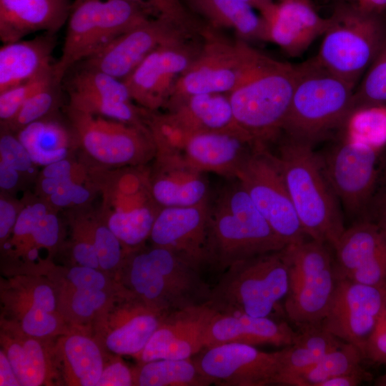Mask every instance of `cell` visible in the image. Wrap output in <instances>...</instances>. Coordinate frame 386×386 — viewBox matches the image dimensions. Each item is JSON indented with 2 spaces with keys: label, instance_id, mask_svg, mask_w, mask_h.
Here are the masks:
<instances>
[{
  "label": "cell",
  "instance_id": "obj_38",
  "mask_svg": "<svg viewBox=\"0 0 386 386\" xmlns=\"http://www.w3.org/2000/svg\"><path fill=\"white\" fill-rule=\"evenodd\" d=\"M74 67L76 69L69 75L66 86L65 85L66 91H74L119 102H133L123 80L99 70L77 65Z\"/></svg>",
  "mask_w": 386,
  "mask_h": 386
},
{
  "label": "cell",
  "instance_id": "obj_20",
  "mask_svg": "<svg viewBox=\"0 0 386 386\" xmlns=\"http://www.w3.org/2000/svg\"><path fill=\"white\" fill-rule=\"evenodd\" d=\"M333 249L337 279L386 290V240L374 223L357 221Z\"/></svg>",
  "mask_w": 386,
  "mask_h": 386
},
{
  "label": "cell",
  "instance_id": "obj_54",
  "mask_svg": "<svg viewBox=\"0 0 386 386\" xmlns=\"http://www.w3.org/2000/svg\"><path fill=\"white\" fill-rule=\"evenodd\" d=\"M365 359L386 365V308L367 342Z\"/></svg>",
  "mask_w": 386,
  "mask_h": 386
},
{
  "label": "cell",
  "instance_id": "obj_25",
  "mask_svg": "<svg viewBox=\"0 0 386 386\" xmlns=\"http://www.w3.org/2000/svg\"><path fill=\"white\" fill-rule=\"evenodd\" d=\"M264 39L287 54H302L328 28L330 19L320 16L313 5L300 1L271 2L259 11Z\"/></svg>",
  "mask_w": 386,
  "mask_h": 386
},
{
  "label": "cell",
  "instance_id": "obj_2",
  "mask_svg": "<svg viewBox=\"0 0 386 386\" xmlns=\"http://www.w3.org/2000/svg\"><path fill=\"white\" fill-rule=\"evenodd\" d=\"M313 147L284 136L274 154L306 236L334 248L346 228Z\"/></svg>",
  "mask_w": 386,
  "mask_h": 386
},
{
  "label": "cell",
  "instance_id": "obj_51",
  "mask_svg": "<svg viewBox=\"0 0 386 386\" xmlns=\"http://www.w3.org/2000/svg\"><path fill=\"white\" fill-rule=\"evenodd\" d=\"M70 227L71 255L76 265L101 270L98 255L90 237L77 226L71 224Z\"/></svg>",
  "mask_w": 386,
  "mask_h": 386
},
{
  "label": "cell",
  "instance_id": "obj_29",
  "mask_svg": "<svg viewBox=\"0 0 386 386\" xmlns=\"http://www.w3.org/2000/svg\"><path fill=\"white\" fill-rule=\"evenodd\" d=\"M56 35L44 32L0 48V92L54 70Z\"/></svg>",
  "mask_w": 386,
  "mask_h": 386
},
{
  "label": "cell",
  "instance_id": "obj_53",
  "mask_svg": "<svg viewBox=\"0 0 386 386\" xmlns=\"http://www.w3.org/2000/svg\"><path fill=\"white\" fill-rule=\"evenodd\" d=\"M24 204V199L18 200L10 194L1 192L0 194V242L1 246L9 240L16 219Z\"/></svg>",
  "mask_w": 386,
  "mask_h": 386
},
{
  "label": "cell",
  "instance_id": "obj_36",
  "mask_svg": "<svg viewBox=\"0 0 386 386\" xmlns=\"http://www.w3.org/2000/svg\"><path fill=\"white\" fill-rule=\"evenodd\" d=\"M341 130V138L382 152L386 147V105L355 109L348 115Z\"/></svg>",
  "mask_w": 386,
  "mask_h": 386
},
{
  "label": "cell",
  "instance_id": "obj_10",
  "mask_svg": "<svg viewBox=\"0 0 386 386\" xmlns=\"http://www.w3.org/2000/svg\"><path fill=\"white\" fill-rule=\"evenodd\" d=\"M329 19L316 58L356 88L383 44L386 22L381 14L364 12L356 5L337 6Z\"/></svg>",
  "mask_w": 386,
  "mask_h": 386
},
{
  "label": "cell",
  "instance_id": "obj_19",
  "mask_svg": "<svg viewBox=\"0 0 386 386\" xmlns=\"http://www.w3.org/2000/svg\"><path fill=\"white\" fill-rule=\"evenodd\" d=\"M97 332L109 352L136 357L167 315L154 309L124 290L99 314Z\"/></svg>",
  "mask_w": 386,
  "mask_h": 386
},
{
  "label": "cell",
  "instance_id": "obj_42",
  "mask_svg": "<svg viewBox=\"0 0 386 386\" xmlns=\"http://www.w3.org/2000/svg\"><path fill=\"white\" fill-rule=\"evenodd\" d=\"M0 161L18 170L27 182H34L38 177L37 167L16 134L1 124Z\"/></svg>",
  "mask_w": 386,
  "mask_h": 386
},
{
  "label": "cell",
  "instance_id": "obj_7",
  "mask_svg": "<svg viewBox=\"0 0 386 386\" xmlns=\"http://www.w3.org/2000/svg\"><path fill=\"white\" fill-rule=\"evenodd\" d=\"M200 51L177 80L165 107L193 94H229L247 81L270 59L246 41H230L207 26Z\"/></svg>",
  "mask_w": 386,
  "mask_h": 386
},
{
  "label": "cell",
  "instance_id": "obj_5",
  "mask_svg": "<svg viewBox=\"0 0 386 386\" xmlns=\"http://www.w3.org/2000/svg\"><path fill=\"white\" fill-rule=\"evenodd\" d=\"M89 183L101 197L96 212L127 254L145 245L160 207L152 197L149 167L107 168L86 161Z\"/></svg>",
  "mask_w": 386,
  "mask_h": 386
},
{
  "label": "cell",
  "instance_id": "obj_48",
  "mask_svg": "<svg viewBox=\"0 0 386 386\" xmlns=\"http://www.w3.org/2000/svg\"><path fill=\"white\" fill-rule=\"evenodd\" d=\"M56 209H51L38 222L19 254H31V252L39 248L52 249L59 244L60 221Z\"/></svg>",
  "mask_w": 386,
  "mask_h": 386
},
{
  "label": "cell",
  "instance_id": "obj_55",
  "mask_svg": "<svg viewBox=\"0 0 386 386\" xmlns=\"http://www.w3.org/2000/svg\"><path fill=\"white\" fill-rule=\"evenodd\" d=\"M134 385L133 373L122 360L117 357L104 365L101 377L96 386H131Z\"/></svg>",
  "mask_w": 386,
  "mask_h": 386
},
{
  "label": "cell",
  "instance_id": "obj_17",
  "mask_svg": "<svg viewBox=\"0 0 386 386\" xmlns=\"http://www.w3.org/2000/svg\"><path fill=\"white\" fill-rule=\"evenodd\" d=\"M195 34L167 19L152 17L76 65L99 70L124 81L158 47L193 37Z\"/></svg>",
  "mask_w": 386,
  "mask_h": 386
},
{
  "label": "cell",
  "instance_id": "obj_33",
  "mask_svg": "<svg viewBox=\"0 0 386 386\" xmlns=\"http://www.w3.org/2000/svg\"><path fill=\"white\" fill-rule=\"evenodd\" d=\"M60 355L69 385L96 386L104 363L100 345L80 333H71L59 342Z\"/></svg>",
  "mask_w": 386,
  "mask_h": 386
},
{
  "label": "cell",
  "instance_id": "obj_6",
  "mask_svg": "<svg viewBox=\"0 0 386 386\" xmlns=\"http://www.w3.org/2000/svg\"><path fill=\"white\" fill-rule=\"evenodd\" d=\"M223 272L207 301L220 313L268 317L288 292L282 249L237 262Z\"/></svg>",
  "mask_w": 386,
  "mask_h": 386
},
{
  "label": "cell",
  "instance_id": "obj_46",
  "mask_svg": "<svg viewBox=\"0 0 386 386\" xmlns=\"http://www.w3.org/2000/svg\"><path fill=\"white\" fill-rule=\"evenodd\" d=\"M96 193L89 183L84 184L72 179L61 181L56 192L44 200L54 209H71L91 205Z\"/></svg>",
  "mask_w": 386,
  "mask_h": 386
},
{
  "label": "cell",
  "instance_id": "obj_41",
  "mask_svg": "<svg viewBox=\"0 0 386 386\" xmlns=\"http://www.w3.org/2000/svg\"><path fill=\"white\" fill-rule=\"evenodd\" d=\"M379 104L386 105V36L376 57L355 89L352 110Z\"/></svg>",
  "mask_w": 386,
  "mask_h": 386
},
{
  "label": "cell",
  "instance_id": "obj_26",
  "mask_svg": "<svg viewBox=\"0 0 386 386\" xmlns=\"http://www.w3.org/2000/svg\"><path fill=\"white\" fill-rule=\"evenodd\" d=\"M256 144L240 127L191 134L179 151L186 160L202 172L227 178L237 173Z\"/></svg>",
  "mask_w": 386,
  "mask_h": 386
},
{
  "label": "cell",
  "instance_id": "obj_4",
  "mask_svg": "<svg viewBox=\"0 0 386 386\" xmlns=\"http://www.w3.org/2000/svg\"><path fill=\"white\" fill-rule=\"evenodd\" d=\"M296 76L285 137L312 145L341 130L352 111L355 87L325 68L316 56L295 64Z\"/></svg>",
  "mask_w": 386,
  "mask_h": 386
},
{
  "label": "cell",
  "instance_id": "obj_47",
  "mask_svg": "<svg viewBox=\"0 0 386 386\" xmlns=\"http://www.w3.org/2000/svg\"><path fill=\"white\" fill-rule=\"evenodd\" d=\"M20 331L36 338H45L60 331L61 321L57 312L41 308H31L19 316Z\"/></svg>",
  "mask_w": 386,
  "mask_h": 386
},
{
  "label": "cell",
  "instance_id": "obj_62",
  "mask_svg": "<svg viewBox=\"0 0 386 386\" xmlns=\"http://www.w3.org/2000/svg\"><path fill=\"white\" fill-rule=\"evenodd\" d=\"M303 1V2L307 3V4H312L311 0H279V1Z\"/></svg>",
  "mask_w": 386,
  "mask_h": 386
},
{
  "label": "cell",
  "instance_id": "obj_14",
  "mask_svg": "<svg viewBox=\"0 0 386 386\" xmlns=\"http://www.w3.org/2000/svg\"><path fill=\"white\" fill-rule=\"evenodd\" d=\"M382 152L341 138L317 153L323 173L345 211L358 220L365 215L376 190Z\"/></svg>",
  "mask_w": 386,
  "mask_h": 386
},
{
  "label": "cell",
  "instance_id": "obj_8",
  "mask_svg": "<svg viewBox=\"0 0 386 386\" xmlns=\"http://www.w3.org/2000/svg\"><path fill=\"white\" fill-rule=\"evenodd\" d=\"M295 65L270 58L247 81L228 94L236 124L256 146L279 139L292 97Z\"/></svg>",
  "mask_w": 386,
  "mask_h": 386
},
{
  "label": "cell",
  "instance_id": "obj_52",
  "mask_svg": "<svg viewBox=\"0 0 386 386\" xmlns=\"http://www.w3.org/2000/svg\"><path fill=\"white\" fill-rule=\"evenodd\" d=\"M362 219L374 223L386 240V168L381 166L379 182Z\"/></svg>",
  "mask_w": 386,
  "mask_h": 386
},
{
  "label": "cell",
  "instance_id": "obj_11",
  "mask_svg": "<svg viewBox=\"0 0 386 386\" xmlns=\"http://www.w3.org/2000/svg\"><path fill=\"white\" fill-rule=\"evenodd\" d=\"M66 119L77 142L81 157L107 168L147 165L156 155L148 127L92 115L66 105Z\"/></svg>",
  "mask_w": 386,
  "mask_h": 386
},
{
  "label": "cell",
  "instance_id": "obj_21",
  "mask_svg": "<svg viewBox=\"0 0 386 386\" xmlns=\"http://www.w3.org/2000/svg\"><path fill=\"white\" fill-rule=\"evenodd\" d=\"M217 312L204 302L168 314L135 357L140 363L191 358L204 349L207 328Z\"/></svg>",
  "mask_w": 386,
  "mask_h": 386
},
{
  "label": "cell",
  "instance_id": "obj_9",
  "mask_svg": "<svg viewBox=\"0 0 386 386\" xmlns=\"http://www.w3.org/2000/svg\"><path fill=\"white\" fill-rule=\"evenodd\" d=\"M152 17L130 0H74L61 54L54 65L56 77L63 81L76 64Z\"/></svg>",
  "mask_w": 386,
  "mask_h": 386
},
{
  "label": "cell",
  "instance_id": "obj_23",
  "mask_svg": "<svg viewBox=\"0 0 386 386\" xmlns=\"http://www.w3.org/2000/svg\"><path fill=\"white\" fill-rule=\"evenodd\" d=\"M209 203L162 207L149 239L177 252L199 267L207 264Z\"/></svg>",
  "mask_w": 386,
  "mask_h": 386
},
{
  "label": "cell",
  "instance_id": "obj_12",
  "mask_svg": "<svg viewBox=\"0 0 386 386\" xmlns=\"http://www.w3.org/2000/svg\"><path fill=\"white\" fill-rule=\"evenodd\" d=\"M282 252L289 274L287 317L297 325L322 324L337 280L327 244L311 239L289 244Z\"/></svg>",
  "mask_w": 386,
  "mask_h": 386
},
{
  "label": "cell",
  "instance_id": "obj_37",
  "mask_svg": "<svg viewBox=\"0 0 386 386\" xmlns=\"http://www.w3.org/2000/svg\"><path fill=\"white\" fill-rule=\"evenodd\" d=\"M364 357L352 344L343 343L337 350L326 354L316 364L295 377L289 385L320 386L324 381L361 368Z\"/></svg>",
  "mask_w": 386,
  "mask_h": 386
},
{
  "label": "cell",
  "instance_id": "obj_28",
  "mask_svg": "<svg viewBox=\"0 0 386 386\" xmlns=\"http://www.w3.org/2000/svg\"><path fill=\"white\" fill-rule=\"evenodd\" d=\"M70 0H0V39L16 41L31 34H56L66 24Z\"/></svg>",
  "mask_w": 386,
  "mask_h": 386
},
{
  "label": "cell",
  "instance_id": "obj_15",
  "mask_svg": "<svg viewBox=\"0 0 386 386\" xmlns=\"http://www.w3.org/2000/svg\"><path fill=\"white\" fill-rule=\"evenodd\" d=\"M322 327L356 346L365 359L367 342L386 308V290L337 279Z\"/></svg>",
  "mask_w": 386,
  "mask_h": 386
},
{
  "label": "cell",
  "instance_id": "obj_57",
  "mask_svg": "<svg viewBox=\"0 0 386 386\" xmlns=\"http://www.w3.org/2000/svg\"><path fill=\"white\" fill-rule=\"evenodd\" d=\"M372 378V375L363 368L327 380L320 386H356Z\"/></svg>",
  "mask_w": 386,
  "mask_h": 386
},
{
  "label": "cell",
  "instance_id": "obj_22",
  "mask_svg": "<svg viewBox=\"0 0 386 386\" xmlns=\"http://www.w3.org/2000/svg\"><path fill=\"white\" fill-rule=\"evenodd\" d=\"M167 109L166 114L157 112V118L164 138L178 149L191 134L239 127L227 94H193Z\"/></svg>",
  "mask_w": 386,
  "mask_h": 386
},
{
  "label": "cell",
  "instance_id": "obj_16",
  "mask_svg": "<svg viewBox=\"0 0 386 386\" xmlns=\"http://www.w3.org/2000/svg\"><path fill=\"white\" fill-rule=\"evenodd\" d=\"M183 39L164 44L148 55L124 80L136 104L151 112L165 108L174 84L198 55V46Z\"/></svg>",
  "mask_w": 386,
  "mask_h": 386
},
{
  "label": "cell",
  "instance_id": "obj_50",
  "mask_svg": "<svg viewBox=\"0 0 386 386\" xmlns=\"http://www.w3.org/2000/svg\"><path fill=\"white\" fill-rule=\"evenodd\" d=\"M66 279L74 289L109 290L110 281L100 269L74 265L67 272Z\"/></svg>",
  "mask_w": 386,
  "mask_h": 386
},
{
  "label": "cell",
  "instance_id": "obj_59",
  "mask_svg": "<svg viewBox=\"0 0 386 386\" xmlns=\"http://www.w3.org/2000/svg\"><path fill=\"white\" fill-rule=\"evenodd\" d=\"M356 6L364 12L381 14L386 10V0H357Z\"/></svg>",
  "mask_w": 386,
  "mask_h": 386
},
{
  "label": "cell",
  "instance_id": "obj_58",
  "mask_svg": "<svg viewBox=\"0 0 386 386\" xmlns=\"http://www.w3.org/2000/svg\"><path fill=\"white\" fill-rule=\"evenodd\" d=\"M0 385H20L12 366L3 349L0 351Z\"/></svg>",
  "mask_w": 386,
  "mask_h": 386
},
{
  "label": "cell",
  "instance_id": "obj_30",
  "mask_svg": "<svg viewBox=\"0 0 386 386\" xmlns=\"http://www.w3.org/2000/svg\"><path fill=\"white\" fill-rule=\"evenodd\" d=\"M57 113L34 122L15 133L36 166L44 167L71 158L79 150L66 119L64 122Z\"/></svg>",
  "mask_w": 386,
  "mask_h": 386
},
{
  "label": "cell",
  "instance_id": "obj_1",
  "mask_svg": "<svg viewBox=\"0 0 386 386\" xmlns=\"http://www.w3.org/2000/svg\"><path fill=\"white\" fill-rule=\"evenodd\" d=\"M200 267L171 249L145 245L126 254L117 282L147 305L168 315L207 302Z\"/></svg>",
  "mask_w": 386,
  "mask_h": 386
},
{
  "label": "cell",
  "instance_id": "obj_24",
  "mask_svg": "<svg viewBox=\"0 0 386 386\" xmlns=\"http://www.w3.org/2000/svg\"><path fill=\"white\" fill-rule=\"evenodd\" d=\"M203 174L189 164L179 150L157 149L149 172L152 197L160 207L207 202L208 184Z\"/></svg>",
  "mask_w": 386,
  "mask_h": 386
},
{
  "label": "cell",
  "instance_id": "obj_27",
  "mask_svg": "<svg viewBox=\"0 0 386 386\" xmlns=\"http://www.w3.org/2000/svg\"><path fill=\"white\" fill-rule=\"evenodd\" d=\"M297 336V332L285 322H276L268 317L217 312L207 328L204 349L227 343L287 347L295 343Z\"/></svg>",
  "mask_w": 386,
  "mask_h": 386
},
{
  "label": "cell",
  "instance_id": "obj_61",
  "mask_svg": "<svg viewBox=\"0 0 386 386\" xmlns=\"http://www.w3.org/2000/svg\"><path fill=\"white\" fill-rule=\"evenodd\" d=\"M375 385H377V386H386V367H385V372H384V374L379 376L375 380Z\"/></svg>",
  "mask_w": 386,
  "mask_h": 386
},
{
  "label": "cell",
  "instance_id": "obj_45",
  "mask_svg": "<svg viewBox=\"0 0 386 386\" xmlns=\"http://www.w3.org/2000/svg\"><path fill=\"white\" fill-rule=\"evenodd\" d=\"M24 199V204L16 219L11 239V245L16 247L18 253L27 243L38 222L53 209L44 199L36 195Z\"/></svg>",
  "mask_w": 386,
  "mask_h": 386
},
{
  "label": "cell",
  "instance_id": "obj_49",
  "mask_svg": "<svg viewBox=\"0 0 386 386\" xmlns=\"http://www.w3.org/2000/svg\"><path fill=\"white\" fill-rule=\"evenodd\" d=\"M71 289L69 307L73 315L81 319L98 315L111 302L108 290Z\"/></svg>",
  "mask_w": 386,
  "mask_h": 386
},
{
  "label": "cell",
  "instance_id": "obj_13",
  "mask_svg": "<svg viewBox=\"0 0 386 386\" xmlns=\"http://www.w3.org/2000/svg\"><path fill=\"white\" fill-rule=\"evenodd\" d=\"M236 179L272 229L287 245L305 240L274 154L256 146L238 170Z\"/></svg>",
  "mask_w": 386,
  "mask_h": 386
},
{
  "label": "cell",
  "instance_id": "obj_43",
  "mask_svg": "<svg viewBox=\"0 0 386 386\" xmlns=\"http://www.w3.org/2000/svg\"><path fill=\"white\" fill-rule=\"evenodd\" d=\"M55 79L59 80L54 69L49 73L0 92L1 122L6 123L11 121L27 99Z\"/></svg>",
  "mask_w": 386,
  "mask_h": 386
},
{
  "label": "cell",
  "instance_id": "obj_3",
  "mask_svg": "<svg viewBox=\"0 0 386 386\" xmlns=\"http://www.w3.org/2000/svg\"><path fill=\"white\" fill-rule=\"evenodd\" d=\"M287 246L237 179L209 205L207 264L215 270Z\"/></svg>",
  "mask_w": 386,
  "mask_h": 386
},
{
  "label": "cell",
  "instance_id": "obj_18",
  "mask_svg": "<svg viewBox=\"0 0 386 386\" xmlns=\"http://www.w3.org/2000/svg\"><path fill=\"white\" fill-rule=\"evenodd\" d=\"M282 350L265 352L254 346L227 343L209 348L193 360L212 384L225 386H264L273 384Z\"/></svg>",
  "mask_w": 386,
  "mask_h": 386
},
{
  "label": "cell",
  "instance_id": "obj_60",
  "mask_svg": "<svg viewBox=\"0 0 386 386\" xmlns=\"http://www.w3.org/2000/svg\"><path fill=\"white\" fill-rule=\"evenodd\" d=\"M252 6L254 9H257L259 11L262 10L267 5L272 2V0H241Z\"/></svg>",
  "mask_w": 386,
  "mask_h": 386
},
{
  "label": "cell",
  "instance_id": "obj_40",
  "mask_svg": "<svg viewBox=\"0 0 386 386\" xmlns=\"http://www.w3.org/2000/svg\"><path fill=\"white\" fill-rule=\"evenodd\" d=\"M62 83L55 79L36 91L24 103L11 121L1 124L16 133L34 122L57 113L61 106Z\"/></svg>",
  "mask_w": 386,
  "mask_h": 386
},
{
  "label": "cell",
  "instance_id": "obj_35",
  "mask_svg": "<svg viewBox=\"0 0 386 386\" xmlns=\"http://www.w3.org/2000/svg\"><path fill=\"white\" fill-rule=\"evenodd\" d=\"M134 385L207 386L212 382L204 376L191 358L162 359L139 362L132 368Z\"/></svg>",
  "mask_w": 386,
  "mask_h": 386
},
{
  "label": "cell",
  "instance_id": "obj_34",
  "mask_svg": "<svg viewBox=\"0 0 386 386\" xmlns=\"http://www.w3.org/2000/svg\"><path fill=\"white\" fill-rule=\"evenodd\" d=\"M3 350L21 386L43 385L48 377L49 362L39 338L21 332L14 338L1 333Z\"/></svg>",
  "mask_w": 386,
  "mask_h": 386
},
{
  "label": "cell",
  "instance_id": "obj_31",
  "mask_svg": "<svg viewBox=\"0 0 386 386\" xmlns=\"http://www.w3.org/2000/svg\"><path fill=\"white\" fill-rule=\"evenodd\" d=\"M298 326L295 343L282 350L279 368L273 384L289 385L295 377L343 344L322 324Z\"/></svg>",
  "mask_w": 386,
  "mask_h": 386
},
{
  "label": "cell",
  "instance_id": "obj_32",
  "mask_svg": "<svg viewBox=\"0 0 386 386\" xmlns=\"http://www.w3.org/2000/svg\"><path fill=\"white\" fill-rule=\"evenodd\" d=\"M210 28L233 29L244 41L264 39V23L254 8L241 0H182Z\"/></svg>",
  "mask_w": 386,
  "mask_h": 386
},
{
  "label": "cell",
  "instance_id": "obj_44",
  "mask_svg": "<svg viewBox=\"0 0 386 386\" xmlns=\"http://www.w3.org/2000/svg\"><path fill=\"white\" fill-rule=\"evenodd\" d=\"M145 9L153 17H162L196 33L204 26L185 6L182 0H130Z\"/></svg>",
  "mask_w": 386,
  "mask_h": 386
},
{
  "label": "cell",
  "instance_id": "obj_39",
  "mask_svg": "<svg viewBox=\"0 0 386 386\" xmlns=\"http://www.w3.org/2000/svg\"><path fill=\"white\" fill-rule=\"evenodd\" d=\"M83 210L101 270L105 273H116L117 275L126 255L122 243L99 217L96 209H93L90 205L84 207Z\"/></svg>",
  "mask_w": 386,
  "mask_h": 386
},
{
  "label": "cell",
  "instance_id": "obj_56",
  "mask_svg": "<svg viewBox=\"0 0 386 386\" xmlns=\"http://www.w3.org/2000/svg\"><path fill=\"white\" fill-rule=\"evenodd\" d=\"M27 181L15 168L0 161V187L3 192L11 194Z\"/></svg>",
  "mask_w": 386,
  "mask_h": 386
}]
</instances>
